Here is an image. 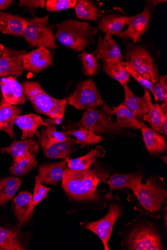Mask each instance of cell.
Returning <instances> with one entry per match:
<instances>
[{"mask_svg": "<svg viewBox=\"0 0 167 250\" xmlns=\"http://www.w3.org/2000/svg\"><path fill=\"white\" fill-rule=\"evenodd\" d=\"M165 226L167 227V203L165 202Z\"/></svg>", "mask_w": 167, "mask_h": 250, "instance_id": "f6af8a7d", "label": "cell"}, {"mask_svg": "<svg viewBox=\"0 0 167 250\" xmlns=\"http://www.w3.org/2000/svg\"><path fill=\"white\" fill-rule=\"evenodd\" d=\"M126 17L114 15H106L102 18L98 27L105 35H118L122 32L125 24Z\"/></svg>", "mask_w": 167, "mask_h": 250, "instance_id": "f1b7e54d", "label": "cell"}, {"mask_svg": "<svg viewBox=\"0 0 167 250\" xmlns=\"http://www.w3.org/2000/svg\"><path fill=\"white\" fill-rule=\"evenodd\" d=\"M125 93L124 104L131 111L134 116L139 121L148 114L153 106L149 91L145 88L144 96L139 97L134 95L127 84L123 86Z\"/></svg>", "mask_w": 167, "mask_h": 250, "instance_id": "5bb4252c", "label": "cell"}, {"mask_svg": "<svg viewBox=\"0 0 167 250\" xmlns=\"http://www.w3.org/2000/svg\"><path fill=\"white\" fill-rule=\"evenodd\" d=\"M26 51H16L5 47L0 52V78L20 77L24 71L22 57Z\"/></svg>", "mask_w": 167, "mask_h": 250, "instance_id": "8fae6325", "label": "cell"}, {"mask_svg": "<svg viewBox=\"0 0 167 250\" xmlns=\"http://www.w3.org/2000/svg\"><path fill=\"white\" fill-rule=\"evenodd\" d=\"M77 3L76 0H48L46 7L48 11L57 12L73 8Z\"/></svg>", "mask_w": 167, "mask_h": 250, "instance_id": "74e56055", "label": "cell"}, {"mask_svg": "<svg viewBox=\"0 0 167 250\" xmlns=\"http://www.w3.org/2000/svg\"><path fill=\"white\" fill-rule=\"evenodd\" d=\"M151 18V11L146 8L142 12L131 17H127L125 24L128 28L124 32L119 33V38L130 39L134 43L138 42L143 34H144L148 28Z\"/></svg>", "mask_w": 167, "mask_h": 250, "instance_id": "7c38bea8", "label": "cell"}, {"mask_svg": "<svg viewBox=\"0 0 167 250\" xmlns=\"http://www.w3.org/2000/svg\"><path fill=\"white\" fill-rule=\"evenodd\" d=\"M66 102L78 110H83L88 107L102 106L105 104L92 79L80 83L75 92L66 99Z\"/></svg>", "mask_w": 167, "mask_h": 250, "instance_id": "30bf717a", "label": "cell"}, {"mask_svg": "<svg viewBox=\"0 0 167 250\" xmlns=\"http://www.w3.org/2000/svg\"><path fill=\"white\" fill-rule=\"evenodd\" d=\"M21 112L20 107L6 102L2 96L0 103V130L7 133L13 139L15 137L14 121Z\"/></svg>", "mask_w": 167, "mask_h": 250, "instance_id": "603a6c76", "label": "cell"}, {"mask_svg": "<svg viewBox=\"0 0 167 250\" xmlns=\"http://www.w3.org/2000/svg\"><path fill=\"white\" fill-rule=\"evenodd\" d=\"M66 135H72L76 139L77 144L83 148L89 146L99 144L103 140L102 136L98 135L86 128L80 127L79 129L63 132Z\"/></svg>", "mask_w": 167, "mask_h": 250, "instance_id": "1f68e13d", "label": "cell"}, {"mask_svg": "<svg viewBox=\"0 0 167 250\" xmlns=\"http://www.w3.org/2000/svg\"><path fill=\"white\" fill-rule=\"evenodd\" d=\"M22 59L24 70L34 73H39L48 66L54 65L52 53L44 47H39L23 55Z\"/></svg>", "mask_w": 167, "mask_h": 250, "instance_id": "4fadbf2b", "label": "cell"}, {"mask_svg": "<svg viewBox=\"0 0 167 250\" xmlns=\"http://www.w3.org/2000/svg\"><path fill=\"white\" fill-rule=\"evenodd\" d=\"M25 250L18 239L17 232L0 226V250Z\"/></svg>", "mask_w": 167, "mask_h": 250, "instance_id": "d6a6232c", "label": "cell"}, {"mask_svg": "<svg viewBox=\"0 0 167 250\" xmlns=\"http://www.w3.org/2000/svg\"><path fill=\"white\" fill-rule=\"evenodd\" d=\"M126 63L143 78L153 84L159 81L158 70L153 59L144 47L130 46L126 52Z\"/></svg>", "mask_w": 167, "mask_h": 250, "instance_id": "52a82bcc", "label": "cell"}, {"mask_svg": "<svg viewBox=\"0 0 167 250\" xmlns=\"http://www.w3.org/2000/svg\"><path fill=\"white\" fill-rule=\"evenodd\" d=\"M123 65L125 66L126 71L129 74L132 76L139 83L142 85L144 86L145 88L148 89L151 92H153V84L148 80L143 78L135 70L132 69L126 62H123Z\"/></svg>", "mask_w": 167, "mask_h": 250, "instance_id": "60d3db41", "label": "cell"}, {"mask_svg": "<svg viewBox=\"0 0 167 250\" xmlns=\"http://www.w3.org/2000/svg\"><path fill=\"white\" fill-rule=\"evenodd\" d=\"M143 140L150 154H161L167 149V143L163 136L147 126L141 129Z\"/></svg>", "mask_w": 167, "mask_h": 250, "instance_id": "d4e9b609", "label": "cell"}, {"mask_svg": "<svg viewBox=\"0 0 167 250\" xmlns=\"http://www.w3.org/2000/svg\"><path fill=\"white\" fill-rule=\"evenodd\" d=\"M39 149V143L37 141L28 138L21 141L15 142L10 146L2 148L1 152L11 155L13 157V164H14L29 154L37 155Z\"/></svg>", "mask_w": 167, "mask_h": 250, "instance_id": "44dd1931", "label": "cell"}, {"mask_svg": "<svg viewBox=\"0 0 167 250\" xmlns=\"http://www.w3.org/2000/svg\"><path fill=\"white\" fill-rule=\"evenodd\" d=\"M83 63V69L86 76H94L96 73L98 64L94 53L88 54L84 52L80 55Z\"/></svg>", "mask_w": 167, "mask_h": 250, "instance_id": "8d00e7d4", "label": "cell"}, {"mask_svg": "<svg viewBox=\"0 0 167 250\" xmlns=\"http://www.w3.org/2000/svg\"><path fill=\"white\" fill-rule=\"evenodd\" d=\"M105 154V149L102 147L98 146L83 156L73 159L68 157L66 160L69 169L73 170H82L89 169L96 162L98 158L103 157Z\"/></svg>", "mask_w": 167, "mask_h": 250, "instance_id": "cb8c5ba5", "label": "cell"}, {"mask_svg": "<svg viewBox=\"0 0 167 250\" xmlns=\"http://www.w3.org/2000/svg\"><path fill=\"white\" fill-rule=\"evenodd\" d=\"M21 184L22 181L18 178L9 177L0 179V207L14 197Z\"/></svg>", "mask_w": 167, "mask_h": 250, "instance_id": "f546056e", "label": "cell"}, {"mask_svg": "<svg viewBox=\"0 0 167 250\" xmlns=\"http://www.w3.org/2000/svg\"><path fill=\"white\" fill-rule=\"evenodd\" d=\"M110 206L107 215L100 220L83 223L84 228L96 235L102 242L104 249L109 250V242L117 219L123 214V207L117 196Z\"/></svg>", "mask_w": 167, "mask_h": 250, "instance_id": "ba28073f", "label": "cell"}, {"mask_svg": "<svg viewBox=\"0 0 167 250\" xmlns=\"http://www.w3.org/2000/svg\"><path fill=\"white\" fill-rule=\"evenodd\" d=\"M45 0H21L19 4L20 6H25L30 9L44 8Z\"/></svg>", "mask_w": 167, "mask_h": 250, "instance_id": "b9f144b4", "label": "cell"}, {"mask_svg": "<svg viewBox=\"0 0 167 250\" xmlns=\"http://www.w3.org/2000/svg\"><path fill=\"white\" fill-rule=\"evenodd\" d=\"M14 123L22 131V140L33 138L34 135L37 136L39 139L40 133L38 131V127L47 125V122H44L41 117L33 113L16 116Z\"/></svg>", "mask_w": 167, "mask_h": 250, "instance_id": "ac0fdd59", "label": "cell"}, {"mask_svg": "<svg viewBox=\"0 0 167 250\" xmlns=\"http://www.w3.org/2000/svg\"><path fill=\"white\" fill-rule=\"evenodd\" d=\"M109 174L97 169L73 170L66 168L62 181V187L71 198L77 200L98 201L101 199L97 188L106 182Z\"/></svg>", "mask_w": 167, "mask_h": 250, "instance_id": "6da1fadb", "label": "cell"}, {"mask_svg": "<svg viewBox=\"0 0 167 250\" xmlns=\"http://www.w3.org/2000/svg\"><path fill=\"white\" fill-rule=\"evenodd\" d=\"M2 97L8 104L20 105L26 102V97L24 94L22 85L13 77L2 78L0 80Z\"/></svg>", "mask_w": 167, "mask_h": 250, "instance_id": "2e32d148", "label": "cell"}, {"mask_svg": "<svg viewBox=\"0 0 167 250\" xmlns=\"http://www.w3.org/2000/svg\"><path fill=\"white\" fill-rule=\"evenodd\" d=\"M46 122L47 125L42 130L39 138L43 149L67 140L64 132L56 130L55 123L52 120H48Z\"/></svg>", "mask_w": 167, "mask_h": 250, "instance_id": "83f0119b", "label": "cell"}, {"mask_svg": "<svg viewBox=\"0 0 167 250\" xmlns=\"http://www.w3.org/2000/svg\"><path fill=\"white\" fill-rule=\"evenodd\" d=\"M54 26L49 24V16L36 17L28 21L24 32L25 38L31 47H44L55 50L57 48L53 30Z\"/></svg>", "mask_w": 167, "mask_h": 250, "instance_id": "8992f818", "label": "cell"}, {"mask_svg": "<svg viewBox=\"0 0 167 250\" xmlns=\"http://www.w3.org/2000/svg\"><path fill=\"white\" fill-rule=\"evenodd\" d=\"M113 113V110L105 103L100 110L88 107L79 122V126L96 134L117 131L114 122L111 120V116Z\"/></svg>", "mask_w": 167, "mask_h": 250, "instance_id": "9c48e42d", "label": "cell"}, {"mask_svg": "<svg viewBox=\"0 0 167 250\" xmlns=\"http://www.w3.org/2000/svg\"><path fill=\"white\" fill-rule=\"evenodd\" d=\"M57 39L64 46L77 51H84L91 43L98 29L90 26L87 22L68 20L56 25Z\"/></svg>", "mask_w": 167, "mask_h": 250, "instance_id": "277c9868", "label": "cell"}, {"mask_svg": "<svg viewBox=\"0 0 167 250\" xmlns=\"http://www.w3.org/2000/svg\"><path fill=\"white\" fill-rule=\"evenodd\" d=\"M14 203L18 228L21 229L33 215L34 209L33 196L27 191H22L15 198Z\"/></svg>", "mask_w": 167, "mask_h": 250, "instance_id": "9a60e30c", "label": "cell"}, {"mask_svg": "<svg viewBox=\"0 0 167 250\" xmlns=\"http://www.w3.org/2000/svg\"><path fill=\"white\" fill-rule=\"evenodd\" d=\"M133 191L137 201L136 205L139 204L135 207V210L160 218L163 204L167 197V186L163 179L159 176L151 177L147 180L145 185L140 181Z\"/></svg>", "mask_w": 167, "mask_h": 250, "instance_id": "7a4b0ae2", "label": "cell"}, {"mask_svg": "<svg viewBox=\"0 0 167 250\" xmlns=\"http://www.w3.org/2000/svg\"><path fill=\"white\" fill-rule=\"evenodd\" d=\"M22 85L24 94L38 113L49 117L55 124L61 122L66 108V99L58 100L50 96L37 82L26 81Z\"/></svg>", "mask_w": 167, "mask_h": 250, "instance_id": "3957f363", "label": "cell"}, {"mask_svg": "<svg viewBox=\"0 0 167 250\" xmlns=\"http://www.w3.org/2000/svg\"><path fill=\"white\" fill-rule=\"evenodd\" d=\"M164 115L160 105L156 103L153 105L148 115L143 118V120L149 123L152 129L156 132L162 134V126Z\"/></svg>", "mask_w": 167, "mask_h": 250, "instance_id": "d590c367", "label": "cell"}, {"mask_svg": "<svg viewBox=\"0 0 167 250\" xmlns=\"http://www.w3.org/2000/svg\"><path fill=\"white\" fill-rule=\"evenodd\" d=\"M27 25L28 21L24 18L0 11V32L22 36Z\"/></svg>", "mask_w": 167, "mask_h": 250, "instance_id": "ffe728a7", "label": "cell"}, {"mask_svg": "<svg viewBox=\"0 0 167 250\" xmlns=\"http://www.w3.org/2000/svg\"><path fill=\"white\" fill-rule=\"evenodd\" d=\"M95 55L96 60H101L104 62L123 59L120 48L114 39L109 35H105L104 38L99 36Z\"/></svg>", "mask_w": 167, "mask_h": 250, "instance_id": "e0dca14e", "label": "cell"}, {"mask_svg": "<svg viewBox=\"0 0 167 250\" xmlns=\"http://www.w3.org/2000/svg\"><path fill=\"white\" fill-rule=\"evenodd\" d=\"M124 245L127 250H164L161 236L150 223L135 225L125 238Z\"/></svg>", "mask_w": 167, "mask_h": 250, "instance_id": "5b68a950", "label": "cell"}, {"mask_svg": "<svg viewBox=\"0 0 167 250\" xmlns=\"http://www.w3.org/2000/svg\"><path fill=\"white\" fill-rule=\"evenodd\" d=\"M36 156L35 154H29L13 164L10 168V172L18 177L29 173L37 167L38 162L36 160Z\"/></svg>", "mask_w": 167, "mask_h": 250, "instance_id": "e575fe53", "label": "cell"}, {"mask_svg": "<svg viewBox=\"0 0 167 250\" xmlns=\"http://www.w3.org/2000/svg\"><path fill=\"white\" fill-rule=\"evenodd\" d=\"M5 47L1 43H0V52L5 48Z\"/></svg>", "mask_w": 167, "mask_h": 250, "instance_id": "bcb514c9", "label": "cell"}, {"mask_svg": "<svg viewBox=\"0 0 167 250\" xmlns=\"http://www.w3.org/2000/svg\"><path fill=\"white\" fill-rule=\"evenodd\" d=\"M78 145L77 141L71 137H68L65 141L54 144L49 147L43 148L45 156L51 159H66L69 157L76 150L75 145Z\"/></svg>", "mask_w": 167, "mask_h": 250, "instance_id": "4316f807", "label": "cell"}, {"mask_svg": "<svg viewBox=\"0 0 167 250\" xmlns=\"http://www.w3.org/2000/svg\"><path fill=\"white\" fill-rule=\"evenodd\" d=\"M112 109L117 117L116 122H114L117 131L125 128L141 130L142 127L147 126L144 123L138 120L124 103L118 106H113Z\"/></svg>", "mask_w": 167, "mask_h": 250, "instance_id": "7402d4cb", "label": "cell"}, {"mask_svg": "<svg viewBox=\"0 0 167 250\" xmlns=\"http://www.w3.org/2000/svg\"><path fill=\"white\" fill-rule=\"evenodd\" d=\"M103 70L107 75L123 86L130 81V75L126 71L122 60L104 62Z\"/></svg>", "mask_w": 167, "mask_h": 250, "instance_id": "4dcf8cb0", "label": "cell"}, {"mask_svg": "<svg viewBox=\"0 0 167 250\" xmlns=\"http://www.w3.org/2000/svg\"><path fill=\"white\" fill-rule=\"evenodd\" d=\"M75 8L79 19L97 21L101 16L96 6L86 0H80Z\"/></svg>", "mask_w": 167, "mask_h": 250, "instance_id": "836d02e7", "label": "cell"}, {"mask_svg": "<svg viewBox=\"0 0 167 250\" xmlns=\"http://www.w3.org/2000/svg\"><path fill=\"white\" fill-rule=\"evenodd\" d=\"M161 108L164 115V122L162 126V132L166 136L167 135V101H165L161 105Z\"/></svg>", "mask_w": 167, "mask_h": 250, "instance_id": "7bdbcfd3", "label": "cell"}, {"mask_svg": "<svg viewBox=\"0 0 167 250\" xmlns=\"http://www.w3.org/2000/svg\"><path fill=\"white\" fill-rule=\"evenodd\" d=\"M12 0H0V9L5 10L13 3Z\"/></svg>", "mask_w": 167, "mask_h": 250, "instance_id": "ee69618b", "label": "cell"}, {"mask_svg": "<svg viewBox=\"0 0 167 250\" xmlns=\"http://www.w3.org/2000/svg\"><path fill=\"white\" fill-rule=\"evenodd\" d=\"M66 165L67 161L63 160L59 163L41 166L39 168V174L36 177V180L40 182L41 184L56 185L63 180Z\"/></svg>", "mask_w": 167, "mask_h": 250, "instance_id": "d6986e66", "label": "cell"}, {"mask_svg": "<svg viewBox=\"0 0 167 250\" xmlns=\"http://www.w3.org/2000/svg\"><path fill=\"white\" fill-rule=\"evenodd\" d=\"M142 178L143 175L139 173H115L106 181V183L111 191L124 188L134 191L137 183L142 181Z\"/></svg>", "mask_w": 167, "mask_h": 250, "instance_id": "484cf974", "label": "cell"}, {"mask_svg": "<svg viewBox=\"0 0 167 250\" xmlns=\"http://www.w3.org/2000/svg\"><path fill=\"white\" fill-rule=\"evenodd\" d=\"M49 188L42 185L40 182L36 180L35 186L33 195V205L36 207L45 198L47 197Z\"/></svg>", "mask_w": 167, "mask_h": 250, "instance_id": "ab89813d", "label": "cell"}, {"mask_svg": "<svg viewBox=\"0 0 167 250\" xmlns=\"http://www.w3.org/2000/svg\"><path fill=\"white\" fill-rule=\"evenodd\" d=\"M153 94L156 101H167V77L161 76L160 82L153 85Z\"/></svg>", "mask_w": 167, "mask_h": 250, "instance_id": "f35d334b", "label": "cell"}]
</instances>
